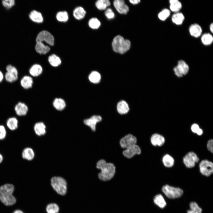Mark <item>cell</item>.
Instances as JSON below:
<instances>
[{
	"label": "cell",
	"instance_id": "c3c4849f",
	"mask_svg": "<svg viewBox=\"0 0 213 213\" xmlns=\"http://www.w3.org/2000/svg\"><path fill=\"white\" fill-rule=\"evenodd\" d=\"M203 133V132L202 130L199 128L196 133H197V134L198 135H202Z\"/></svg>",
	"mask_w": 213,
	"mask_h": 213
},
{
	"label": "cell",
	"instance_id": "836d02e7",
	"mask_svg": "<svg viewBox=\"0 0 213 213\" xmlns=\"http://www.w3.org/2000/svg\"><path fill=\"white\" fill-rule=\"evenodd\" d=\"M88 78L89 80L92 83H97L100 81L101 76L100 73L97 71H93L90 74Z\"/></svg>",
	"mask_w": 213,
	"mask_h": 213
},
{
	"label": "cell",
	"instance_id": "484cf974",
	"mask_svg": "<svg viewBox=\"0 0 213 213\" xmlns=\"http://www.w3.org/2000/svg\"><path fill=\"white\" fill-rule=\"evenodd\" d=\"M170 10L174 13L179 12L182 7V4L179 0H169Z\"/></svg>",
	"mask_w": 213,
	"mask_h": 213
},
{
	"label": "cell",
	"instance_id": "f6af8a7d",
	"mask_svg": "<svg viewBox=\"0 0 213 213\" xmlns=\"http://www.w3.org/2000/svg\"><path fill=\"white\" fill-rule=\"evenodd\" d=\"M207 147L209 151L212 153L213 152V140L212 139L209 140L207 142Z\"/></svg>",
	"mask_w": 213,
	"mask_h": 213
},
{
	"label": "cell",
	"instance_id": "1f68e13d",
	"mask_svg": "<svg viewBox=\"0 0 213 213\" xmlns=\"http://www.w3.org/2000/svg\"><path fill=\"white\" fill-rule=\"evenodd\" d=\"M162 162L164 165L168 168L172 167L174 164L173 158L168 154H166L163 156Z\"/></svg>",
	"mask_w": 213,
	"mask_h": 213
},
{
	"label": "cell",
	"instance_id": "52a82bcc",
	"mask_svg": "<svg viewBox=\"0 0 213 213\" xmlns=\"http://www.w3.org/2000/svg\"><path fill=\"white\" fill-rule=\"evenodd\" d=\"M199 160L197 154L193 151L187 154L183 157V161L185 166L188 168H192L195 167L196 164Z\"/></svg>",
	"mask_w": 213,
	"mask_h": 213
},
{
	"label": "cell",
	"instance_id": "ab89813d",
	"mask_svg": "<svg viewBox=\"0 0 213 213\" xmlns=\"http://www.w3.org/2000/svg\"><path fill=\"white\" fill-rule=\"evenodd\" d=\"M47 213H58L59 211L58 206L54 203L49 204L46 208Z\"/></svg>",
	"mask_w": 213,
	"mask_h": 213
},
{
	"label": "cell",
	"instance_id": "7dc6e473",
	"mask_svg": "<svg viewBox=\"0 0 213 213\" xmlns=\"http://www.w3.org/2000/svg\"><path fill=\"white\" fill-rule=\"evenodd\" d=\"M129 2L132 5H136L139 4L141 0H128Z\"/></svg>",
	"mask_w": 213,
	"mask_h": 213
},
{
	"label": "cell",
	"instance_id": "bcb514c9",
	"mask_svg": "<svg viewBox=\"0 0 213 213\" xmlns=\"http://www.w3.org/2000/svg\"><path fill=\"white\" fill-rule=\"evenodd\" d=\"M199 128V126L196 124H193L191 127V130L193 133H196Z\"/></svg>",
	"mask_w": 213,
	"mask_h": 213
},
{
	"label": "cell",
	"instance_id": "4fadbf2b",
	"mask_svg": "<svg viewBox=\"0 0 213 213\" xmlns=\"http://www.w3.org/2000/svg\"><path fill=\"white\" fill-rule=\"evenodd\" d=\"M87 12L82 6L78 5L75 7L72 12L74 18L77 20H80L83 19L85 17Z\"/></svg>",
	"mask_w": 213,
	"mask_h": 213
},
{
	"label": "cell",
	"instance_id": "f1b7e54d",
	"mask_svg": "<svg viewBox=\"0 0 213 213\" xmlns=\"http://www.w3.org/2000/svg\"><path fill=\"white\" fill-rule=\"evenodd\" d=\"M53 104L54 108L58 111L63 110L66 106L65 101L61 98L55 99L53 102Z\"/></svg>",
	"mask_w": 213,
	"mask_h": 213
},
{
	"label": "cell",
	"instance_id": "d590c367",
	"mask_svg": "<svg viewBox=\"0 0 213 213\" xmlns=\"http://www.w3.org/2000/svg\"><path fill=\"white\" fill-rule=\"evenodd\" d=\"M89 27L91 29H96L98 28L101 25V22L96 17H93L90 18L88 22Z\"/></svg>",
	"mask_w": 213,
	"mask_h": 213
},
{
	"label": "cell",
	"instance_id": "44dd1931",
	"mask_svg": "<svg viewBox=\"0 0 213 213\" xmlns=\"http://www.w3.org/2000/svg\"><path fill=\"white\" fill-rule=\"evenodd\" d=\"M111 5L110 0H96L95 3L96 7L101 11H105Z\"/></svg>",
	"mask_w": 213,
	"mask_h": 213
},
{
	"label": "cell",
	"instance_id": "ba28073f",
	"mask_svg": "<svg viewBox=\"0 0 213 213\" xmlns=\"http://www.w3.org/2000/svg\"><path fill=\"white\" fill-rule=\"evenodd\" d=\"M199 168L201 173L203 175L209 177L213 172V164L208 160H202L199 163Z\"/></svg>",
	"mask_w": 213,
	"mask_h": 213
},
{
	"label": "cell",
	"instance_id": "9c48e42d",
	"mask_svg": "<svg viewBox=\"0 0 213 213\" xmlns=\"http://www.w3.org/2000/svg\"><path fill=\"white\" fill-rule=\"evenodd\" d=\"M137 142V139L135 136L131 134H128L121 139L119 143L121 148L125 149L136 144Z\"/></svg>",
	"mask_w": 213,
	"mask_h": 213
},
{
	"label": "cell",
	"instance_id": "ffe728a7",
	"mask_svg": "<svg viewBox=\"0 0 213 213\" xmlns=\"http://www.w3.org/2000/svg\"><path fill=\"white\" fill-rule=\"evenodd\" d=\"M35 49L36 51L40 54H45L50 50V48L49 46L41 42H36Z\"/></svg>",
	"mask_w": 213,
	"mask_h": 213
},
{
	"label": "cell",
	"instance_id": "681fc988",
	"mask_svg": "<svg viewBox=\"0 0 213 213\" xmlns=\"http://www.w3.org/2000/svg\"><path fill=\"white\" fill-rule=\"evenodd\" d=\"M4 78V75L2 72L0 71V83L1 82Z\"/></svg>",
	"mask_w": 213,
	"mask_h": 213
},
{
	"label": "cell",
	"instance_id": "4dcf8cb0",
	"mask_svg": "<svg viewBox=\"0 0 213 213\" xmlns=\"http://www.w3.org/2000/svg\"><path fill=\"white\" fill-rule=\"evenodd\" d=\"M7 127L11 130H16L18 127V120L16 118L12 117L9 118L7 121Z\"/></svg>",
	"mask_w": 213,
	"mask_h": 213
},
{
	"label": "cell",
	"instance_id": "9a60e30c",
	"mask_svg": "<svg viewBox=\"0 0 213 213\" xmlns=\"http://www.w3.org/2000/svg\"><path fill=\"white\" fill-rule=\"evenodd\" d=\"M14 110L17 115L23 116L27 114L28 111V107L25 103L20 102L15 105Z\"/></svg>",
	"mask_w": 213,
	"mask_h": 213
},
{
	"label": "cell",
	"instance_id": "5b68a950",
	"mask_svg": "<svg viewBox=\"0 0 213 213\" xmlns=\"http://www.w3.org/2000/svg\"><path fill=\"white\" fill-rule=\"evenodd\" d=\"M162 191L165 195L170 199L179 198L183 195V191L181 188L166 185L162 188Z\"/></svg>",
	"mask_w": 213,
	"mask_h": 213
},
{
	"label": "cell",
	"instance_id": "d6986e66",
	"mask_svg": "<svg viewBox=\"0 0 213 213\" xmlns=\"http://www.w3.org/2000/svg\"><path fill=\"white\" fill-rule=\"evenodd\" d=\"M55 18L58 21L60 22L65 23L69 20V14L66 10H59L55 14Z\"/></svg>",
	"mask_w": 213,
	"mask_h": 213
},
{
	"label": "cell",
	"instance_id": "f5cc1de1",
	"mask_svg": "<svg viewBox=\"0 0 213 213\" xmlns=\"http://www.w3.org/2000/svg\"><path fill=\"white\" fill-rule=\"evenodd\" d=\"M3 160V157L0 154V163H1Z\"/></svg>",
	"mask_w": 213,
	"mask_h": 213
},
{
	"label": "cell",
	"instance_id": "30bf717a",
	"mask_svg": "<svg viewBox=\"0 0 213 213\" xmlns=\"http://www.w3.org/2000/svg\"><path fill=\"white\" fill-rule=\"evenodd\" d=\"M7 72L5 77L6 80L9 83H12L16 81L18 79V71L17 69L11 65H8L6 67Z\"/></svg>",
	"mask_w": 213,
	"mask_h": 213
},
{
	"label": "cell",
	"instance_id": "d6a6232c",
	"mask_svg": "<svg viewBox=\"0 0 213 213\" xmlns=\"http://www.w3.org/2000/svg\"><path fill=\"white\" fill-rule=\"evenodd\" d=\"M154 202L155 204L160 208H163L166 206V202L163 197L161 194H158L154 197Z\"/></svg>",
	"mask_w": 213,
	"mask_h": 213
},
{
	"label": "cell",
	"instance_id": "b9f144b4",
	"mask_svg": "<svg viewBox=\"0 0 213 213\" xmlns=\"http://www.w3.org/2000/svg\"><path fill=\"white\" fill-rule=\"evenodd\" d=\"M2 4L3 6L7 9H9L12 7L15 4L14 0H3Z\"/></svg>",
	"mask_w": 213,
	"mask_h": 213
},
{
	"label": "cell",
	"instance_id": "4316f807",
	"mask_svg": "<svg viewBox=\"0 0 213 213\" xmlns=\"http://www.w3.org/2000/svg\"><path fill=\"white\" fill-rule=\"evenodd\" d=\"M43 69L41 66L38 64L33 65L29 70L30 74L33 77H37L42 72Z\"/></svg>",
	"mask_w": 213,
	"mask_h": 213
},
{
	"label": "cell",
	"instance_id": "7c38bea8",
	"mask_svg": "<svg viewBox=\"0 0 213 213\" xmlns=\"http://www.w3.org/2000/svg\"><path fill=\"white\" fill-rule=\"evenodd\" d=\"M141 153L140 146L137 144L131 146L122 151L123 156L128 159H130L136 155H139Z\"/></svg>",
	"mask_w": 213,
	"mask_h": 213
},
{
	"label": "cell",
	"instance_id": "e575fe53",
	"mask_svg": "<svg viewBox=\"0 0 213 213\" xmlns=\"http://www.w3.org/2000/svg\"><path fill=\"white\" fill-rule=\"evenodd\" d=\"M201 40L202 43L206 46L209 45L211 44L213 41V37L210 33H205L201 37Z\"/></svg>",
	"mask_w": 213,
	"mask_h": 213
},
{
	"label": "cell",
	"instance_id": "3957f363",
	"mask_svg": "<svg viewBox=\"0 0 213 213\" xmlns=\"http://www.w3.org/2000/svg\"><path fill=\"white\" fill-rule=\"evenodd\" d=\"M130 46V41L128 40L124 39L122 36L120 35L115 37L112 43L113 50L121 54H124L128 51Z\"/></svg>",
	"mask_w": 213,
	"mask_h": 213
},
{
	"label": "cell",
	"instance_id": "5bb4252c",
	"mask_svg": "<svg viewBox=\"0 0 213 213\" xmlns=\"http://www.w3.org/2000/svg\"><path fill=\"white\" fill-rule=\"evenodd\" d=\"M102 120V117L100 116L95 115L90 118L85 119L83 122L85 125L89 126L93 131H95L96 124L101 122Z\"/></svg>",
	"mask_w": 213,
	"mask_h": 213
},
{
	"label": "cell",
	"instance_id": "8992f818",
	"mask_svg": "<svg viewBox=\"0 0 213 213\" xmlns=\"http://www.w3.org/2000/svg\"><path fill=\"white\" fill-rule=\"evenodd\" d=\"M36 42H45L51 46H53L54 44V38L53 36L49 31L43 30L40 32L36 38Z\"/></svg>",
	"mask_w": 213,
	"mask_h": 213
},
{
	"label": "cell",
	"instance_id": "6da1fadb",
	"mask_svg": "<svg viewBox=\"0 0 213 213\" xmlns=\"http://www.w3.org/2000/svg\"><path fill=\"white\" fill-rule=\"evenodd\" d=\"M96 168L100 170L98 174L99 178L105 181L111 180L116 172V167L113 163L107 162L104 159L99 160L97 163Z\"/></svg>",
	"mask_w": 213,
	"mask_h": 213
},
{
	"label": "cell",
	"instance_id": "2e32d148",
	"mask_svg": "<svg viewBox=\"0 0 213 213\" xmlns=\"http://www.w3.org/2000/svg\"><path fill=\"white\" fill-rule=\"evenodd\" d=\"M189 31L191 35L196 38L200 36L202 32L201 27L197 23H194L190 25Z\"/></svg>",
	"mask_w": 213,
	"mask_h": 213
},
{
	"label": "cell",
	"instance_id": "ac0fdd59",
	"mask_svg": "<svg viewBox=\"0 0 213 213\" xmlns=\"http://www.w3.org/2000/svg\"><path fill=\"white\" fill-rule=\"evenodd\" d=\"M150 141L152 144L154 146H161L165 142L164 137L157 133L153 134L151 138Z\"/></svg>",
	"mask_w": 213,
	"mask_h": 213
},
{
	"label": "cell",
	"instance_id": "60d3db41",
	"mask_svg": "<svg viewBox=\"0 0 213 213\" xmlns=\"http://www.w3.org/2000/svg\"><path fill=\"white\" fill-rule=\"evenodd\" d=\"M104 14L109 19H113L115 17V14L113 10L110 8H107L105 10Z\"/></svg>",
	"mask_w": 213,
	"mask_h": 213
},
{
	"label": "cell",
	"instance_id": "f35d334b",
	"mask_svg": "<svg viewBox=\"0 0 213 213\" xmlns=\"http://www.w3.org/2000/svg\"><path fill=\"white\" fill-rule=\"evenodd\" d=\"M171 11L169 9L165 8L163 9L158 14V17L161 20H166L170 16Z\"/></svg>",
	"mask_w": 213,
	"mask_h": 213
},
{
	"label": "cell",
	"instance_id": "7a4b0ae2",
	"mask_svg": "<svg viewBox=\"0 0 213 213\" xmlns=\"http://www.w3.org/2000/svg\"><path fill=\"white\" fill-rule=\"evenodd\" d=\"M14 186L12 184H6L0 187V200L6 206H11L16 202V199L13 195Z\"/></svg>",
	"mask_w": 213,
	"mask_h": 213
},
{
	"label": "cell",
	"instance_id": "7bdbcfd3",
	"mask_svg": "<svg viewBox=\"0 0 213 213\" xmlns=\"http://www.w3.org/2000/svg\"><path fill=\"white\" fill-rule=\"evenodd\" d=\"M6 135V131L5 128L3 125H0V140L4 139Z\"/></svg>",
	"mask_w": 213,
	"mask_h": 213
},
{
	"label": "cell",
	"instance_id": "83f0119b",
	"mask_svg": "<svg viewBox=\"0 0 213 213\" xmlns=\"http://www.w3.org/2000/svg\"><path fill=\"white\" fill-rule=\"evenodd\" d=\"M48 61L50 64L53 67H57L62 63L60 58L54 54H52L48 57Z\"/></svg>",
	"mask_w": 213,
	"mask_h": 213
},
{
	"label": "cell",
	"instance_id": "74e56055",
	"mask_svg": "<svg viewBox=\"0 0 213 213\" xmlns=\"http://www.w3.org/2000/svg\"><path fill=\"white\" fill-rule=\"evenodd\" d=\"M190 209L187 211V213H201L202 209L195 202H191L190 204Z\"/></svg>",
	"mask_w": 213,
	"mask_h": 213
},
{
	"label": "cell",
	"instance_id": "7402d4cb",
	"mask_svg": "<svg viewBox=\"0 0 213 213\" xmlns=\"http://www.w3.org/2000/svg\"><path fill=\"white\" fill-rule=\"evenodd\" d=\"M34 130L36 134L38 136L43 135L46 133V126L42 122L36 123L34 125Z\"/></svg>",
	"mask_w": 213,
	"mask_h": 213
},
{
	"label": "cell",
	"instance_id": "8d00e7d4",
	"mask_svg": "<svg viewBox=\"0 0 213 213\" xmlns=\"http://www.w3.org/2000/svg\"><path fill=\"white\" fill-rule=\"evenodd\" d=\"M177 66L181 70L183 75H185L188 72L189 69V66L183 60H179Z\"/></svg>",
	"mask_w": 213,
	"mask_h": 213
},
{
	"label": "cell",
	"instance_id": "603a6c76",
	"mask_svg": "<svg viewBox=\"0 0 213 213\" xmlns=\"http://www.w3.org/2000/svg\"><path fill=\"white\" fill-rule=\"evenodd\" d=\"M20 83L21 86L23 88L28 89L32 87L33 80L30 76H25L21 79Z\"/></svg>",
	"mask_w": 213,
	"mask_h": 213
},
{
	"label": "cell",
	"instance_id": "ee69618b",
	"mask_svg": "<svg viewBox=\"0 0 213 213\" xmlns=\"http://www.w3.org/2000/svg\"><path fill=\"white\" fill-rule=\"evenodd\" d=\"M173 71L175 74L178 77H182L183 75L180 68L178 66L174 67L173 68Z\"/></svg>",
	"mask_w": 213,
	"mask_h": 213
},
{
	"label": "cell",
	"instance_id": "8fae6325",
	"mask_svg": "<svg viewBox=\"0 0 213 213\" xmlns=\"http://www.w3.org/2000/svg\"><path fill=\"white\" fill-rule=\"evenodd\" d=\"M113 3L116 11L120 14H126L129 11V7L125 0H114Z\"/></svg>",
	"mask_w": 213,
	"mask_h": 213
},
{
	"label": "cell",
	"instance_id": "f907efd6",
	"mask_svg": "<svg viewBox=\"0 0 213 213\" xmlns=\"http://www.w3.org/2000/svg\"><path fill=\"white\" fill-rule=\"evenodd\" d=\"M209 29L211 32L212 33L213 32V23H212L210 25Z\"/></svg>",
	"mask_w": 213,
	"mask_h": 213
},
{
	"label": "cell",
	"instance_id": "277c9868",
	"mask_svg": "<svg viewBox=\"0 0 213 213\" xmlns=\"http://www.w3.org/2000/svg\"><path fill=\"white\" fill-rule=\"evenodd\" d=\"M51 185L53 189L59 194L64 196L67 191V183L60 177H52L51 180Z\"/></svg>",
	"mask_w": 213,
	"mask_h": 213
},
{
	"label": "cell",
	"instance_id": "d4e9b609",
	"mask_svg": "<svg viewBox=\"0 0 213 213\" xmlns=\"http://www.w3.org/2000/svg\"><path fill=\"white\" fill-rule=\"evenodd\" d=\"M185 19V17L183 14L180 12L175 13L172 16V22L177 25H181Z\"/></svg>",
	"mask_w": 213,
	"mask_h": 213
},
{
	"label": "cell",
	"instance_id": "cb8c5ba5",
	"mask_svg": "<svg viewBox=\"0 0 213 213\" xmlns=\"http://www.w3.org/2000/svg\"><path fill=\"white\" fill-rule=\"evenodd\" d=\"M117 110L118 112L121 114L128 113L129 110L128 104L124 100L120 101L117 104Z\"/></svg>",
	"mask_w": 213,
	"mask_h": 213
},
{
	"label": "cell",
	"instance_id": "816d5d0a",
	"mask_svg": "<svg viewBox=\"0 0 213 213\" xmlns=\"http://www.w3.org/2000/svg\"><path fill=\"white\" fill-rule=\"evenodd\" d=\"M13 213H24L22 211L20 210H17L14 211Z\"/></svg>",
	"mask_w": 213,
	"mask_h": 213
},
{
	"label": "cell",
	"instance_id": "f546056e",
	"mask_svg": "<svg viewBox=\"0 0 213 213\" xmlns=\"http://www.w3.org/2000/svg\"><path fill=\"white\" fill-rule=\"evenodd\" d=\"M35 154L33 150L29 147L24 149L22 151V156L23 159L28 160H31L34 158Z\"/></svg>",
	"mask_w": 213,
	"mask_h": 213
},
{
	"label": "cell",
	"instance_id": "e0dca14e",
	"mask_svg": "<svg viewBox=\"0 0 213 213\" xmlns=\"http://www.w3.org/2000/svg\"><path fill=\"white\" fill-rule=\"evenodd\" d=\"M29 17L30 20L34 22L41 23L44 21V18L42 13L36 10H33L29 14Z\"/></svg>",
	"mask_w": 213,
	"mask_h": 213
}]
</instances>
